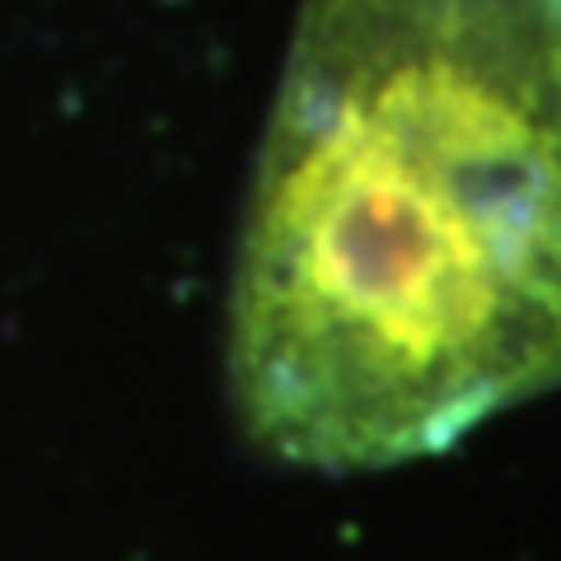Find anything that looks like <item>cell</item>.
Instances as JSON below:
<instances>
[{"instance_id":"6da1fadb","label":"cell","mask_w":561,"mask_h":561,"mask_svg":"<svg viewBox=\"0 0 561 561\" xmlns=\"http://www.w3.org/2000/svg\"><path fill=\"white\" fill-rule=\"evenodd\" d=\"M225 365L243 435L328 478L561 389V0H300Z\"/></svg>"}]
</instances>
